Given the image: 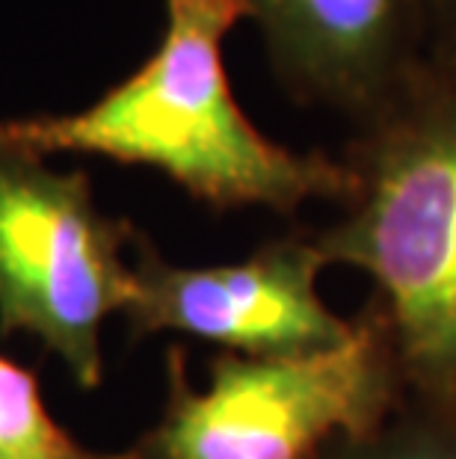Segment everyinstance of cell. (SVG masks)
I'll list each match as a JSON object with an SVG mask.
<instances>
[{"instance_id":"obj_4","label":"cell","mask_w":456,"mask_h":459,"mask_svg":"<svg viewBox=\"0 0 456 459\" xmlns=\"http://www.w3.org/2000/svg\"><path fill=\"white\" fill-rule=\"evenodd\" d=\"M133 238L83 172L0 143V329L39 338L86 392L104 377V324L128 308Z\"/></svg>"},{"instance_id":"obj_3","label":"cell","mask_w":456,"mask_h":459,"mask_svg":"<svg viewBox=\"0 0 456 459\" xmlns=\"http://www.w3.org/2000/svg\"><path fill=\"white\" fill-rule=\"evenodd\" d=\"M403 394L394 338L371 299L347 344L288 359L222 353L205 388L190 385L181 350H169L167 409L119 459H317L383 424Z\"/></svg>"},{"instance_id":"obj_6","label":"cell","mask_w":456,"mask_h":459,"mask_svg":"<svg viewBox=\"0 0 456 459\" xmlns=\"http://www.w3.org/2000/svg\"><path fill=\"white\" fill-rule=\"evenodd\" d=\"M270 63L297 101L353 125L426 56L424 0H246Z\"/></svg>"},{"instance_id":"obj_7","label":"cell","mask_w":456,"mask_h":459,"mask_svg":"<svg viewBox=\"0 0 456 459\" xmlns=\"http://www.w3.org/2000/svg\"><path fill=\"white\" fill-rule=\"evenodd\" d=\"M317 459H456V409L403 394L383 424L338 438Z\"/></svg>"},{"instance_id":"obj_5","label":"cell","mask_w":456,"mask_h":459,"mask_svg":"<svg viewBox=\"0 0 456 459\" xmlns=\"http://www.w3.org/2000/svg\"><path fill=\"white\" fill-rule=\"evenodd\" d=\"M131 249L133 338L178 332L235 356L288 359L341 347L356 332L320 297L329 264L314 234L264 240L249 258L213 267L172 264L140 234Z\"/></svg>"},{"instance_id":"obj_8","label":"cell","mask_w":456,"mask_h":459,"mask_svg":"<svg viewBox=\"0 0 456 459\" xmlns=\"http://www.w3.org/2000/svg\"><path fill=\"white\" fill-rule=\"evenodd\" d=\"M0 459H119V454H92L77 445L47 412L30 370L0 356Z\"/></svg>"},{"instance_id":"obj_10","label":"cell","mask_w":456,"mask_h":459,"mask_svg":"<svg viewBox=\"0 0 456 459\" xmlns=\"http://www.w3.org/2000/svg\"><path fill=\"white\" fill-rule=\"evenodd\" d=\"M228 4H237V6H244V9H246V18H249V4H246V0H228Z\"/></svg>"},{"instance_id":"obj_2","label":"cell","mask_w":456,"mask_h":459,"mask_svg":"<svg viewBox=\"0 0 456 459\" xmlns=\"http://www.w3.org/2000/svg\"><path fill=\"white\" fill-rule=\"evenodd\" d=\"M341 158L356 184L317 249L374 281L406 397L456 409V56L426 54Z\"/></svg>"},{"instance_id":"obj_9","label":"cell","mask_w":456,"mask_h":459,"mask_svg":"<svg viewBox=\"0 0 456 459\" xmlns=\"http://www.w3.org/2000/svg\"><path fill=\"white\" fill-rule=\"evenodd\" d=\"M426 54L456 56V0H424Z\"/></svg>"},{"instance_id":"obj_1","label":"cell","mask_w":456,"mask_h":459,"mask_svg":"<svg viewBox=\"0 0 456 459\" xmlns=\"http://www.w3.org/2000/svg\"><path fill=\"white\" fill-rule=\"evenodd\" d=\"M246 9L228 0H167L160 45L131 77L74 113L0 122V143L39 158L99 154L163 172L211 208L297 213L353 193L344 158L297 152L252 125L231 95L222 39Z\"/></svg>"}]
</instances>
